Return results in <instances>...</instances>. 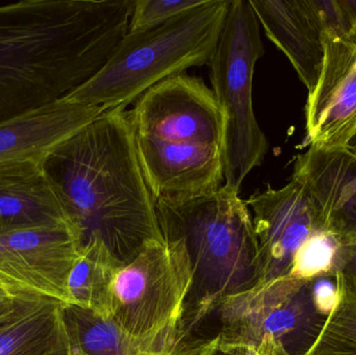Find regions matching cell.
Listing matches in <instances>:
<instances>
[{
  "instance_id": "cell-6",
  "label": "cell",
  "mask_w": 356,
  "mask_h": 355,
  "mask_svg": "<svg viewBox=\"0 0 356 355\" xmlns=\"http://www.w3.org/2000/svg\"><path fill=\"white\" fill-rule=\"evenodd\" d=\"M339 296L338 275L280 277L222 300L220 331L257 355H305L325 327Z\"/></svg>"
},
{
  "instance_id": "cell-12",
  "label": "cell",
  "mask_w": 356,
  "mask_h": 355,
  "mask_svg": "<svg viewBox=\"0 0 356 355\" xmlns=\"http://www.w3.org/2000/svg\"><path fill=\"white\" fill-rule=\"evenodd\" d=\"M300 181L321 210L327 229L346 246H356V152L350 145L309 146L295 160Z\"/></svg>"
},
{
  "instance_id": "cell-26",
  "label": "cell",
  "mask_w": 356,
  "mask_h": 355,
  "mask_svg": "<svg viewBox=\"0 0 356 355\" xmlns=\"http://www.w3.org/2000/svg\"></svg>"
},
{
  "instance_id": "cell-25",
  "label": "cell",
  "mask_w": 356,
  "mask_h": 355,
  "mask_svg": "<svg viewBox=\"0 0 356 355\" xmlns=\"http://www.w3.org/2000/svg\"><path fill=\"white\" fill-rule=\"evenodd\" d=\"M351 147H353V149L355 150L356 152V137L355 139L353 140V143L350 144Z\"/></svg>"
},
{
  "instance_id": "cell-10",
  "label": "cell",
  "mask_w": 356,
  "mask_h": 355,
  "mask_svg": "<svg viewBox=\"0 0 356 355\" xmlns=\"http://www.w3.org/2000/svg\"><path fill=\"white\" fill-rule=\"evenodd\" d=\"M83 246L75 223L0 233V290L71 304L69 275Z\"/></svg>"
},
{
  "instance_id": "cell-5",
  "label": "cell",
  "mask_w": 356,
  "mask_h": 355,
  "mask_svg": "<svg viewBox=\"0 0 356 355\" xmlns=\"http://www.w3.org/2000/svg\"><path fill=\"white\" fill-rule=\"evenodd\" d=\"M229 0L204 4L160 26L127 33L106 66L66 99L104 110L127 108L156 83L207 64L227 14Z\"/></svg>"
},
{
  "instance_id": "cell-3",
  "label": "cell",
  "mask_w": 356,
  "mask_h": 355,
  "mask_svg": "<svg viewBox=\"0 0 356 355\" xmlns=\"http://www.w3.org/2000/svg\"><path fill=\"white\" fill-rule=\"evenodd\" d=\"M134 144L154 199L184 200L221 188L225 115L200 79L169 77L129 110Z\"/></svg>"
},
{
  "instance_id": "cell-24",
  "label": "cell",
  "mask_w": 356,
  "mask_h": 355,
  "mask_svg": "<svg viewBox=\"0 0 356 355\" xmlns=\"http://www.w3.org/2000/svg\"><path fill=\"white\" fill-rule=\"evenodd\" d=\"M344 270L348 271L356 279V246L349 247L348 261Z\"/></svg>"
},
{
  "instance_id": "cell-23",
  "label": "cell",
  "mask_w": 356,
  "mask_h": 355,
  "mask_svg": "<svg viewBox=\"0 0 356 355\" xmlns=\"http://www.w3.org/2000/svg\"><path fill=\"white\" fill-rule=\"evenodd\" d=\"M15 298H16V296L10 295V294L0 290V316L6 314L14 306Z\"/></svg>"
},
{
  "instance_id": "cell-9",
  "label": "cell",
  "mask_w": 356,
  "mask_h": 355,
  "mask_svg": "<svg viewBox=\"0 0 356 355\" xmlns=\"http://www.w3.org/2000/svg\"><path fill=\"white\" fill-rule=\"evenodd\" d=\"M257 240V283L290 276L312 244L330 231L307 188L297 181L267 185L246 201Z\"/></svg>"
},
{
  "instance_id": "cell-16",
  "label": "cell",
  "mask_w": 356,
  "mask_h": 355,
  "mask_svg": "<svg viewBox=\"0 0 356 355\" xmlns=\"http://www.w3.org/2000/svg\"><path fill=\"white\" fill-rule=\"evenodd\" d=\"M65 304L35 295H16L0 316V355H70L63 323Z\"/></svg>"
},
{
  "instance_id": "cell-20",
  "label": "cell",
  "mask_w": 356,
  "mask_h": 355,
  "mask_svg": "<svg viewBox=\"0 0 356 355\" xmlns=\"http://www.w3.org/2000/svg\"><path fill=\"white\" fill-rule=\"evenodd\" d=\"M205 2L207 0H135L129 33L149 31Z\"/></svg>"
},
{
  "instance_id": "cell-18",
  "label": "cell",
  "mask_w": 356,
  "mask_h": 355,
  "mask_svg": "<svg viewBox=\"0 0 356 355\" xmlns=\"http://www.w3.org/2000/svg\"><path fill=\"white\" fill-rule=\"evenodd\" d=\"M124 265L99 238L88 240L69 275L71 304L91 311L100 318L108 320L113 287Z\"/></svg>"
},
{
  "instance_id": "cell-19",
  "label": "cell",
  "mask_w": 356,
  "mask_h": 355,
  "mask_svg": "<svg viewBox=\"0 0 356 355\" xmlns=\"http://www.w3.org/2000/svg\"><path fill=\"white\" fill-rule=\"evenodd\" d=\"M339 296L325 327L305 355H356V279L338 273Z\"/></svg>"
},
{
  "instance_id": "cell-1",
  "label": "cell",
  "mask_w": 356,
  "mask_h": 355,
  "mask_svg": "<svg viewBox=\"0 0 356 355\" xmlns=\"http://www.w3.org/2000/svg\"><path fill=\"white\" fill-rule=\"evenodd\" d=\"M135 0H21L0 6V124L66 99L129 33Z\"/></svg>"
},
{
  "instance_id": "cell-11",
  "label": "cell",
  "mask_w": 356,
  "mask_h": 355,
  "mask_svg": "<svg viewBox=\"0 0 356 355\" xmlns=\"http://www.w3.org/2000/svg\"><path fill=\"white\" fill-rule=\"evenodd\" d=\"M309 145L345 147L356 137V43L324 31L319 79L305 106Z\"/></svg>"
},
{
  "instance_id": "cell-17",
  "label": "cell",
  "mask_w": 356,
  "mask_h": 355,
  "mask_svg": "<svg viewBox=\"0 0 356 355\" xmlns=\"http://www.w3.org/2000/svg\"><path fill=\"white\" fill-rule=\"evenodd\" d=\"M62 317L70 355H175L193 341L181 335L135 337L74 304H64Z\"/></svg>"
},
{
  "instance_id": "cell-14",
  "label": "cell",
  "mask_w": 356,
  "mask_h": 355,
  "mask_svg": "<svg viewBox=\"0 0 356 355\" xmlns=\"http://www.w3.org/2000/svg\"><path fill=\"white\" fill-rule=\"evenodd\" d=\"M268 39L286 54L307 91L324 60V31L309 0H250Z\"/></svg>"
},
{
  "instance_id": "cell-8",
  "label": "cell",
  "mask_w": 356,
  "mask_h": 355,
  "mask_svg": "<svg viewBox=\"0 0 356 355\" xmlns=\"http://www.w3.org/2000/svg\"><path fill=\"white\" fill-rule=\"evenodd\" d=\"M192 279L181 240H152L119 271L108 321L135 337L184 336L180 327Z\"/></svg>"
},
{
  "instance_id": "cell-22",
  "label": "cell",
  "mask_w": 356,
  "mask_h": 355,
  "mask_svg": "<svg viewBox=\"0 0 356 355\" xmlns=\"http://www.w3.org/2000/svg\"><path fill=\"white\" fill-rule=\"evenodd\" d=\"M196 355H257L245 344L227 341L220 335L213 339L204 340L199 346Z\"/></svg>"
},
{
  "instance_id": "cell-15",
  "label": "cell",
  "mask_w": 356,
  "mask_h": 355,
  "mask_svg": "<svg viewBox=\"0 0 356 355\" xmlns=\"http://www.w3.org/2000/svg\"><path fill=\"white\" fill-rule=\"evenodd\" d=\"M99 106L64 99L0 124V162H45L50 152L104 114Z\"/></svg>"
},
{
  "instance_id": "cell-21",
  "label": "cell",
  "mask_w": 356,
  "mask_h": 355,
  "mask_svg": "<svg viewBox=\"0 0 356 355\" xmlns=\"http://www.w3.org/2000/svg\"><path fill=\"white\" fill-rule=\"evenodd\" d=\"M324 31L356 43V0H309Z\"/></svg>"
},
{
  "instance_id": "cell-2",
  "label": "cell",
  "mask_w": 356,
  "mask_h": 355,
  "mask_svg": "<svg viewBox=\"0 0 356 355\" xmlns=\"http://www.w3.org/2000/svg\"><path fill=\"white\" fill-rule=\"evenodd\" d=\"M44 168L83 244L99 238L127 264L146 243L163 237L124 108L106 110L65 140Z\"/></svg>"
},
{
  "instance_id": "cell-13",
  "label": "cell",
  "mask_w": 356,
  "mask_h": 355,
  "mask_svg": "<svg viewBox=\"0 0 356 355\" xmlns=\"http://www.w3.org/2000/svg\"><path fill=\"white\" fill-rule=\"evenodd\" d=\"M67 223L74 222L44 163L0 162V233Z\"/></svg>"
},
{
  "instance_id": "cell-4",
  "label": "cell",
  "mask_w": 356,
  "mask_h": 355,
  "mask_svg": "<svg viewBox=\"0 0 356 355\" xmlns=\"http://www.w3.org/2000/svg\"><path fill=\"white\" fill-rule=\"evenodd\" d=\"M164 239L181 240L193 279L180 331L215 314L222 300L257 283V236L246 201L227 185L184 200L156 201Z\"/></svg>"
},
{
  "instance_id": "cell-7",
  "label": "cell",
  "mask_w": 356,
  "mask_h": 355,
  "mask_svg": "<svg viewBox=\"0 0 356 355\" xmlns=\"http://www.w3.org/2000/svg\"><path fill=\"white\" fill-rule=\"evenodd\" d=\"M263 54L261 25L250 0H229L219 42L207 64L213 94L225 115V185L236 192L247 175L261 166L268 150L252 101L255 65Z\"/></svg>"
}]
</instances>
